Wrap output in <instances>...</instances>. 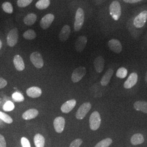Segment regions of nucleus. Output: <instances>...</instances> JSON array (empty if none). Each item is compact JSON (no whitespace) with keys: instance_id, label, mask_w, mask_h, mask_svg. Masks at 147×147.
<instances>
[{"instance_id":"obj_12","label":"nucleus","mask_w":147,"mask_h":147,"mask_svg":"<svg viewBox=\"0 0 147 147\" xmlns=\"http://www.w3.org/2000/svg\"><path fill=\"white\" fill-rule=\"evenodd\" d=\"M108 46L112 51L116 53H121L123 49L121 42L115 39H111L108 42Z\"/></svg>"},{"instance_id":"obj_20","label":"nucleus","mask_w":147,"mask_h":147,"mask_svg":"<svg viewBox=\"0 0 147 147\" xmlns=\"http://www.w3.org/2000/svg\"><path fill=\"white\" fill-rule=\"evenodd\" d=\"M39 114L37 109H32L25 111L22 114V118L25 120H31L37 117Z\"/></svg>"},{"instance_id":"obj_34","label":"nucleus","mask_w":147,"mask_h":147,"mask_svg":"<svg viewBox=\"0 0 147 147\" xmlns=\"http://www.w3.org/2000/svg\"><path fill=\"white\" fill-rule=\"evenodd\" d=\"M82 140L80 138H78L76 139L75 140H74L73 141L70 143V145L69 147H80V146L82 144Z\"/></svg>"},{"instance_id":"obj_32","label":"nucleus","mask_w":147,"mask_h":147,"mask_svg":"<svg viewBox=\"0 0 147 147\" xmlns=\"http://www.w3.org/2000/svg\"><path fill=\"white\" fill-rule=\"evenodd\" d=\"M12 99L16 102H22L25 99L24 96L18 92H16L12 94Z\"/></svg>"},{"instance_id":"obj_6","label":"nucleus","mask_w":147,"mask_h":147,"mask_svg":"<svg viewBox=\"0 0 147 147\" xmlns=\"http://www.w3.org/2000/svg\"><path fill=\"white\" fill-rule=\"evenodd\" d=\"M19 38L18 30L16 28L11 30L9 32L7 37V42L8 46L10 47H13L18 42Z\"/></svg>"},{"instance_id":"obj_23","label":"nucleus","mask_w":147,"mask_h":147,"mask_svg":"<svg viewBox=\"0 0 147 147\" xmlns=\"http://www.w3.org/2000/svg\"><path fill=\"white\" fill-rule=\"evenodd\" d=\"M37 19V16L35 14L30 13L24 18V22L27 26H31L36 22Z\"/></svg>"},{"instance_id":"obj_10","label":"nucleus","mask_w":147,"mask_h":147,"mask_svg":"<svg viewBox=\"0 0 147 147\" xmlns=\"http://www.w3.org/2000/svg\"><path fill=\"white\" fill-rule=\"evenodd\" d=\"M55 19V16L53 14H47L42 17L40 21V26L44 30L47 29L51 26Z\"/></svg>"},{"instance_id":"obj_39","label":"nucleus","mask_w":147,"mask_h":147,"mask_svg":"<svg viewBox=\"0 0 147 147\" xmlns=\"http://www.w3.org/2000/svg\"><path fill=\"white\" fill-rule=\"evenodd\" d=\"M2 46V41H1V39H0V50L1 49Z\"/></svg>"},{"instance_id":"obj_29","label":"nucleus","mask_w":147,"mask_h":147,"mask_svg":"<svg viewBox=\"0 0 147 147\" xmlns=\"http://www.w3.org/2000/svg\"><path fill=\"white\" fill-rule=\"evenodd\" d=\"M2 8L5 13L11 14L13 12V7L10 2H5L2 5Z\"/></svg>"},{"instance_id":"obj_4","label":"nucleus","mask_w":147,"mask_h":147,"mask_svg":"<svg viewBox=\"0 0 147 147\" xmlns=\"http://www.w3.org/2000/svg\"><path fill=\"white\" fill-rule=\"evenodd\" d=\"M92 105L89 102H84L80 106L79 109L77 111L76 113V117L78 119H83L87 114L88 113L91 109Z\"/></svg>"},{"instance_id":"obj_17","label":"nucleus","mask_w":147,"mask_h":147,"mask_svg":"<svg viewBox=\"0 0 147 147\" xmlns=\"http://www.w3.org/2000/svg\"><path fill=\"white\" fill-rule=\"evenodd\" d=\"M26 94L29 97L37 98L42 94V90L38 87H31L27 89Z\"/></svg>"},{"instance_id":"obj_28","label":"nucleus","mask_w":147,"mask_h":147,"mask_svg":"<svg viewBox=\"0 0 147 147\" xmlns=\"http://www.w3.org/2000/svg\"><path fill=\"white\" fill-rule=\"evenodd\" d=\"M127 70L124 67H121L117 70L116 73V76L119 79L125 78L127 75Z\"/></svg>"},{"instance_id":"obj_13","label":"nucleus","mask_w":147,"mask_h":147,"mask_svg":"<svg viewBox=\"0 0 147 147\" xmlns=\"http://www.w3.org/2000/svg\"><path fill=\"white\" fill-rule=\"evenodd\" d=\"M138 81V75L136 73L131 74L124 84V87L126 89H130L135 86Z\"/></svg>"},{"instance_id":"obj_8","label":"nucleus","mask_w":147,"mask_h":147,"mask_svg":"<svg viewBox=\"0 0 147 147\" xmlns=\"http://www.w3.org/2000/svg\"><path fill=\"white\" fill-rule=\"evenodd\" d=\"M86 74V69L84 67H79L74 70L71 75V80L74 83H76L82 79Z\"/></svg>"},{"instance_id":"obj_14","label":"nucleus","mask_w":147,"mask_h":147,"mask_svg":"<svg viewBox=\"0 0 147 147\" xmlns=\"http://www.w3.org/2000/svg\"><path fill=\"white\" fill-rule=\"evenodd\" d=\"M76 105V100L75 99H71L64 102L62 105L61 110L62 112L64 113H68L73 109Z\"/></svg>"},{"instance_id":"obj_40","label":"nucleus","mask_w":147,"mask_h":147,"mask_svg":"<svg viewBox=\"0 0 147 147\" xmlns=\"http://www.w3.org/2000/svg\"><path fill=\"white\" fill-rule=\"evenodd\" d=\"M145 80H146V82L147 83V71L146 72V76H145Z\"/></svg>"},{"instance_id":"obj_21","label":"nucleus","mask_w":147,"mask_h":147,"mask_svg":"<svg viewBox=\"0 0 147 147\" xmlns=\"http://www.w3.org/2000/svg\"><path fill=\"white\" fill-rule=\"evenodd\" d=\"M134 107L136 111L147 113V102L146 101H137L134 104Z\"/></svg>"},{"instance_id":"obj_18","label":"nucleus","mask_w":147,"mask_h":147,"mask_svg":"<svg viewBox=\"0 0 147 147\" xmlns=\"http://www.w3.org/2000/svg\"><path fill=\"white\" fill-rule=\"evenodd\" d=\"M13 63L17 70L21 71L25 69V63L23 59L20 55H16L14 57Z\"/></svg>"},{"instance_id":"obj_15","label":"nucleus","mask_w":147,"mask_h":147,"mask_svg":"<svg viewBox=\"0 0 147 147\" xmlns=\"http://www.w3.org/2000/svg\"><path fill=\"white\" fill-rule=\"evenodd\" d=\"M94 66L96 71L98 73H101L105 67V60L102 56H98L94 61Z\"/></svg>"},{"instance_id":"obj_24","label":"nucleus","mask_w":147,"mask_h":147,"mask_svg":"<svg viewBox=\"0 0 147 147\" xmlns=\"http://www.w3.org/2000/svg\"><path fill=\"white\" fill-rule=\"evenodd\" d=\"M34 142L36 147H44L45 138L40 134H37L34 137Z\"/></svg>"},{"instance_id":"obj_19","label":"nucleus","mask_w":147,"mask_h":147,"mask_svg":"<svg viewBox=\"0 0 147 147\" xmlns=\"http://www.w3.org/2000/svg\"><path fill=\"white\" fill-rule=\"evenodd\" d=\"M113 74V70L112 69H109L105 73L102 79L100 81V84L101 86L105 87L109 84L110 82L111 79L112 78Z\"/></svg>"},{"instance_id":"obj_26","label":"nucleus","mask_w":147,"mask_h":147,"mask_svg":"<svg viewBox=\"0 0 147 147\" xmlns=\"http://www.w3.org/2000/svg\"><path fill=\"white\" fill-rule=\"evenodd\" d=\"M37 37L36 32L33 30H28L24 32L23 34V37L27 40H33Z\"/></svg>"},{"instance_id":"obj_3","label":"nucleus","mask_w":147,"mask_h":147,"mask_svg":"<svg viewBox=\"0 0 147 147\" xmlns=\"http://www.w3.org/2000/svg\"><path fill=\"white\" fill-rule=\"evenodd\" d=\"M101 117L100 113L98 111L93 112L89 118V127L92 130H98L101 124Z\"/></svg>"},{"instance_id":"obj_36","label":"nucleus","mask_w":147,"mask_h":147,"mask_svg":"<svg viewBox=\"0 0 147 147\" xmlns=\"http://www.w3.org/2000/svg\"><path fill=\"white\" fill-rule=\"evenodd\" d=\"M7 147V144H6L5 138L3 136L0 134V147Z\"/></svg>"},{"instance_id":"obj_9","label":"nucleus","mask_w":147,"mask_h":147,"mask_svg":"<svg viewBox=\"0 0 147 147\" xmlns=\"http://www.w3.org/2000/svg\"><path fill=\"white\" fill-rule=\"evenodd\" d=\"M87 38L84 36H81L78 38L75 43V48L76 51L81 53L84 51L86 47Z\"/></svg>"},{"instance_id":"obj_5","label":"nucleus","mask_w":147,"mask_h":147,"mask_svg":"<svg viewBox=\"0 0 147 147\" xmlns=\"http://www.w3.org/2000/svg\"><path fill=\"white\" fill-rule=\"evenodd\" d=\"M147 20V11H143L134 19V25L137 28H140L144 26Z\"/></svg>"},{"instance_id":"obj_25","label":"nucleus","mask_w":147,"mask_h":147,"mask_svg":"<svg viewBox=\"0 0 147 147\" xmlns=\"http://www.w3.org/2000/svg\"><path fill=\"white\" fill-rule=\"evenodd\" d=\"M50 5V0H39L36 4V7L38 9L42 10L47 9Z\"/></svg>"},{"instance_id":"obj_2","label":"nucleus","mask_w":147,"mask_h":147,"mask_svg":"<svg viewBox=\"0 0 147 147\" xmlns=\"http://www.w3.org/2000/svg\"><path fill=\"white\" fill-rule=\"evenodd\" d=\"M84 20V11L82 8H79L76 12L75 20L74 22V30L75 31H79L82 28Z\"/></svg>"},{"instance_id":"obj_11","label":"nucleus","mask_w":147,"mask_h":147,"mask_svg":"<svg viewBox=\"0 0 147 147\" xmlns=\"http://www.w3.org/2000/svg\"><path fill=\"white\" fill-rule=\"evenodd\" d=\"M65 121L63 117H56L53 121V126L55 130L57 133H62L65 127Z\"/></svg>"},{"instance_id":"obj_33","label":"nucleus","mask_w":147,"mask_h":147,"mask_svg":"<svg viewBox=\"0 0 147 147\" xmlns=\"http://www.w3.org/2000/svg\"><path fill=\"white\" fill-rule=\"evenodd\" d=\"M15 106L14 104L10 101H8L7 102H6L5 105L3 106V110L5 111H11L14 110Z\"/></svg>"},{"instance_id":"obj_38","label":"nucleus","mask_w":147,"mask_h":147,"mask_svg":"<svg viewBox=\"0 0 147 147\" xmlns=\"http://www.w3.org/2000/svg\"><path fill=\"white\" fill-rule=\"evenodd\" d=\"M124 2L128 3H135L141 2L142 0H123Z\"/></svg>"},{"instance_id":"obj_22","label":"nucleus","mask_w":147,"mask_h":147,"mask_svg":"<svg viewBox=\"0 0 147 147\" xmlns=\"http://www.w3.org/2000/svg\"><path fill=\"white\" fill-rule=\"evenodd\" d=\"M144 142V138L143 135L140 133L134 134L131 138V143L134 146L141 144Z\"/></svg>"},{"instance_id":"obj_27","label":"nucleus","mask_w":147,"mask_h":147,"mask_svg":"<svg viewBox=\"0 0 147 147\" xmlns=\"http://www.w3.org/2000/svg\"><path fill=\"white\" fill-rule=\"evenodd\" d=\"M112 143V140L110 138H107L98 143L94 147H109Z\"/></svg>"},{"instance_id":"obj_35","label":"nucleus","mask_w":147,"mask_h":147,"mask_svg":"<svg viewBox=\"0 0 147 147\" xmlns=\"http://www.w3.org/2000/svg\"><path fill=\"white\" fill-rule=\"evenodd\" d=\"M21 145L22 147H31L30 143L26 137H22L21 139Z\"/></svg>"},{"instance_id":"obj_7","label":"nucleus","mask_w":147,"mask_h":147,"mask_svg":"<svg viewBox=\"0 0 147 147\" xmlns=\"http://www.w3.org/2000/svg\"><path fill=\"white\" fill-rule=\"evenodd\" d=\"M30 60L32 63L37 68H42L44 65V61L42 55L39 52L32 53L30 56Z\"/></svg>"},{"instance_id":"obj_1","label":"nucleus","mask_w":147,"mask_h":147,"mask_svg":"<svg viewBox=\"0 0 147 147\" xmlns=\"http://www.w3.org/2000/svg\"><path fill=\"white\" fill-rule=\"evenodd\" d=\"M109 10L111 16L115 20L117 21L120 19L121 15V8L120 3L118 1H114L111 3Z\"/></svg>"},{"instance_id":"obj_37","label":"nucleus","mask_w":147,"mask_h":147,"mask_svg":"<svg viewBox=\"0 0 147 147\" xmlns=\"http://www.w3.org/2000/svg\"><path fill=\"white\" fill-rule=\"evenodd\" d=\"M7 85V81L5 79L0 78V89L5 88Z\"/></svg>"},{"instance_id":"obj_30","label":"nucleus","mask_w":147,"mask_h":147,"mask_svg":"<svg viewBox=\"0 0 147 147\" xmlns=\"http://www.w3.org/2000/svg\"><path fill=\"white\" fill-rule=\"evenodd\" d=\"M0 119L7 124H11L13 121L11 117L1 111H0Z\"/></svg>"},{"instance_id":"obj_31","label":"nucleus","mask_w":147,"mask_h":147,"mask_svg":"<svg viewBox=\"0 0 147 147\" xmlns=\"http://www.w3.org/2000/svg\"><path fill=\"white\" fill-rule=\"evenodd\" d=\"M33 0H18L17 5L19 7L24 8L30 5Z\"/></svg>"},{"instance_id":"obj_16","label":"nucleus","mask_w":147,"mask_h":147,"mask_svg":"<svg viewBox=\"0 0 147 147\" xmlns=\"http://www.w3.org/2000/svg\"><path fill=\"white\" fill-rule=\"evenodd\" d=\"M71 32V28L70 27L69 25H65L62 27V30L59 34V39L62 42H65L67 40H68L69 36L70 35Z\"/></svg>"}]
</instances>
